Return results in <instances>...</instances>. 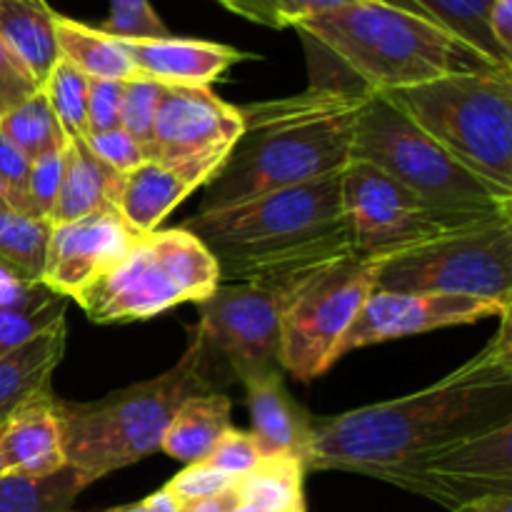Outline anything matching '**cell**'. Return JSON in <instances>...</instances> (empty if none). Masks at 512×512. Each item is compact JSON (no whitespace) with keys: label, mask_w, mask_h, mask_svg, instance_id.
Here are the masks:
<instances>
[{"label":"cell","mask_w":512,"mask_h":512,"mask_svg":"<svg viewBox=\"0 0 512 512\" xmlns=\"http://www.w3.org/2000/svg\"><path fill=\"white\" fill-rule=\"evenodd\" d=\"M505 423H512L510 310L500 315L498 335L438 383L315 423L305 470H348L373 478Z\"/></svg>","instance_id":"obj_1"},{"label":"cell","mask_w":512,"mask_h":512,"mask_svg":"<svg viewBox=\"0 0 512 512\" xmlns=\"http://www.w3.org/2000/svg\"><path fill=\"white\" fill-rule=\"evenodd\" d=\"M310 65V85L380 95L493 63L433 20L383 0H355L295 25Z\"/></svg>","instance_id":"obj_2"},{"label":"cell","mask_w":512,"mask_h":512,"mask_svg":"<svg viewBox=\"0 0 512 512\" xmlns=\"http://www.w3.org/2000/svg\"><path fill=\"white\" fill-rule=\"evenodd\" d=\"M370 95L315 88L240 108L243 130L208 183L200 210H220L255 195L340 175L350 165L355 123Z\"/></svg>","instance_id":"obj_3"},{"label":"cell","mask_w":512,"mask_h":512,"mask_svg":"<svg viewBox=\"0 0 512 512\" xmlns=\"http://www.w3.org/2000/svg\"><path fill=\"white\" fill-rule=\"evenodd\" d=\"M180 228L210 250L220 283L295 278L355 255L340 203V175L220 210H198Z\"/></svg>","instance_id":"obj_4"},{"label":"cell","mask_w":512,"mask_h":512,"mask_svg":"<svg viewBox=\"0 0 512 512\" xmlns=\"http://www.w3.org/2000/svg\"><path fill=\"white\" fill-rule=\"evenodd\" d=\"M208 393L220 390L205 368L200 338L190 330L183 358L158 378L128 385L93 403H65L55 398L65 465L88 488L115 470L140 463L160 450L180 405Z\"/></svg>","instance_id":"obj_5"},{"label":"cell","mask_w":512,"mask_h":512,"mask_svg":"<svg viewBox=\"0 0 512 512\" xmlns=\"http://www.w3.org/2000/svg\"><path fill=\"white\" fill-rule=\"evenodd\" d=\"M480 178L512 190V68L380 93Z\"/></svg>","instance_id":"obj_6"},{"label":"cell","mask_w":512,"mask_h":512,"mask_svg":"<svg viewBox=\"0 0 512 512\" xmlns=\"http://www.w3.org/2000/svg\"><path fill=\"white\" fill-rule=\"evenodd\" d=\"M370 163L433 208L453 215H512V190L480 178L380 95L355 123L350 163Z\"/></svg>","instance_id":"obj_7"},{"label":"cell","mask_w":512,"mask_h":512,"mask_svg":"<svg viewBox=\"0 0 512 512\" xmlns=\"http://www.w3.org/2000/svg\"><path fill=\"white\" fill-rule=\"evenodd\" d=\"M220 285L218 263L183 228L140 235L133 248L75 298L98 325L150 320L180 303H200Z\"/></svg>","instance_id":"obj_8"},{"label":"cell","mask_w":512,"mask_h":512,"mask_svg":"<svg viewBox=\"0 0 512 512\" xmlns=\"http://www.w3.org/2000/svg\"><path fill=\"white\" fill-rule=\"evenodd\" d=\"M305 275L220 283L210 298L195 303L200 320L193 333L200 338L205 368L215 388L220 390L230 383L248 385L270 373H283L280 320L295 285Z\"/></svg>","instance_id":"obj_9"},{"label":"cell","mask_w":512,"mask_h":512,"mask_svg":"<svg viewBox=\"0 0 512 512\" xmlns=\"http://www.w3.org/2000/svg\"><path fill=\"white\" fill-rule=\"evenodd\" d=\"M375 288L463 295L512 308V218L443 235L380 260Z\"/></svg>","instance_id":"obj_10"},{"label":"cell","mask_w":512,"mask_h":512,"mask_svg":"<svg viewBox=\"0 0 512 512\" xmlns=\"http://www.w3.org/2000/svg\"><path fill=\"white\" fill-rule=\"evenodd\" d=\"M340 203L355 258L373 263L433 243L443 235L512 218L443 213L383 170L360 160H353L340 173Z\"/></svg>","instance_id":"obj_11"},{"label":"cell","mask_w":512,"mask_h":512,"mask_svg":"<svg viewBox=\"0 0 512 512\" xmlns=\"http://www.w3.org/2000/svg\"><path fill=\"white\" fill-rule=\"evenodd\" d=\"M378 263L350 258L313 270L295 285L280 320V368L293 378H320L338 353L340 340L375 290Z\"/></svg>","instance_id":"obj_12"},{"label":"cell","mask_w":512,"mask_h":512,"mask_svg":"<svg viewBox=\"0 0 512 512\" xmlns=\"http://www.w3.org/2000/svg\"><path fill=\"white\" fill-rule=\"evenodd\" d=\"M375 480L435 500L448 510L485 495H512V423L380 470Z\"/></svg>","instance_id":"obj_13"},{"label":"cell","mask_w":512,"mask_h":512,"mask_svg":"<svg viewBox=\"0 0 512 512\" xmlns=\"http://www.w3.org/2000/svg\"><path fill=\"white\" fill-rule=\"evenodd\" d=\"M508 310L510 308H500L490 300L463 298V295L393 293V290L375 288L345 338L340 340L335 360L368 345L410 338V335L440 328H455V325H473L485 318H500Z\"/></svg>","instance_id":"obj_14"},{"label":"cell","mask_w":512,"mask_h":512,"mask_svg":"<svg viewBox=\"0 0 512 512\" xmlns=\"http://www.w3.org/2000/svg\"><path fill=\"white\" fill-rule=\"evenodd\" d=\"M240 130V108L225 103L210 88L163 85L148 160L175 163L218 150L230 153Z\"/></svg>","instance_id":"obj_15"},{"label":"cell","mask_w":512,"mask_h":512,"mask_svg":"<svg viewBox=\"0 0 512 512\" xmlns=\"http://www.w3.org/2000/svg\"><path fill=\"white\" fill-rule=\"evenodd\" d=\"M138 238L140 235L125 225L118 210H100L73 223L53 225L43 285L75 300L93 280L108 273Z\"/></svg>","instance_id":"obj_16"},{"label":"cell","mask_w":512,"mask_h":512,"mask_svg":"<svg viewBox=\"0 0 512 512\" xmlns=\"http://www.w3.org/2000/svg\"><path fill=\"white\" fill-rule=\"evenodd\" d=\"M230 153L198 155V158L158 163L145 160L125 175L123 193L118 200V213L133 233L148 235L160 230V223L198 188L208 185Z\"/></svg>","instance_id":"obj_17"},{"label":"cell","mask_w":512,"mask_h":512,"mask_svg":"<svg viewBox=\"0 0 512 512\" xmlns=\"http://www.w3.org/2000/svg\"><path fill=\"white\" fill-rule=\"evenodd\" d=\"M118 43L133 63L135 73L160 85H183V88H210L233 65L255 58L233 45L198 38H173V35L153 40H118Z\"/></svg>","instance_id":"obj_18"},{"label":"cell","mask_w":512,"mask_h":512,"mask_svg":"<svg viewBox=\"0 0 512 512\" xmlns=\"http://www.w3.org/2000/svg\"><path fill=\"white\" fill-rule=\"evenodd\" d=\"M245 405L253 420V438L265 458L288 455L305 465L313 443V415L288 393L283 373H270L245 385Z\"/></svg>","instance_id":"obj_19"},{"label":"cell","mask_w":512,"mask_h":512,"mask_svg":"<svg viewBox=\"0 0 512 512\" xmlns=\"http://www.w3.org/2000/svg\"><path fill=\"white\" fill-rule=\"evenodd\" d=\"M0 458L5 473L25 478H45L65 468L55 395L35 400L5 420L0 433Z\"/></svg>","instance_id":"obj_20"},{"label":"cell","mask_w":512,"mask_h":512,"mask_svg":"<svg viewBox=\"0 0 512 512\" xmlns=\"http://www.w3.org/2000/svg\"><path fill=\"white\" fill-rule=\"evenodd\" d=\"M68 343V320L60 318L30 343L0 358V423L25 405L53 395V373Z\"/></svg>","instance_id":"obj_21"},{"label":"cell","mask_w":512,"mask_h":512,"mask_svg":"<svg viewBox=\"0 0 512 512\" xmlns=\"http://www.w3.org/2000/svg\"><path fill=\"white\" fill-rule=\"evenodd\" d=\"M123 183L125 175L100 163L83 138H68L63 150V180L50 223L63 225L100 210H118Z\"/></svg>","instance_id":"obj_22"},{"label":"cell","mask_w":512,"mask_h":512,"mask_svg":"<svg viewBox=\"0 0 512 512\" xmlns=\"http://www.w3.org/2000/svg\"><path fill=\"white\" fill-rule=\"evenodd\" d=\"M0 40L40 85L60 60L48 0H0Z\"/></svg>","instance_id":"obj_23"},{"label":"cell","mask_w":512,"mask_h":512,"mask_svg":"<svg viewBox=\"0 0 512 512\" xmlns=\"http://www.w3.org/2000/svg\"><path fill=\"white\" fill-rule=\"evenodd\" d=\"M230 410L233 403L225 393H208L185 400L165 430L160 450L185 465L205 463L218 440L233 428Z\"/></svg>","instance_id":"obj_24"},{"label":"cell","mask_w":512,"mask_h":512,"mask_svg":"<svg viewBox=\"0 0 512 512\" xmlns=\"http://www.w3.org/2000/svg\"><path fill=\"white\" fill-rule=\"evenodd\" d=\"M55 40L60 58L88 78L128 80L138 75L118 40L100 33L93 25L55 13Z\"/></svg>","instance_id":"obj_25"},{"label":"cell","mask_w":512,"mask_h":512,"mask_svg":"<svg viewBox=\"0 0 512 512\" xmlns=\"http://www.w3.org/2000/svg\"><path fill=\"white\" fill-rule=\"evenodd\" d=\"M305 465L288 455L265 458L253 473L235 480L240 503L255 512H305Z\"/></svg>","instance_id":"obj_26"},{"label":"cell","mask_w":512,"mask_h":512,"mask_svg":"<svg viewBox=\"0 0 512 512\" xmlns=\"http://www.w3.org/2000/svg\"><path fill=\"white\" fill-rule=\"evenodd\" d=\"M85 490L78 473L65 465L45 478L0 475V512H78L75 500Z\"/></svg>","instance_id":"obj_27"},{"label":"cell","mask_w":512,"mask_h":512,"mask_svg":"<svg viewBox=\"0 0 512 512\" xmlns=\"http://www.w3.org/2000/svg\"><path fill=\"white\" fill-rule=\"evenodd\" d=\"M0 133L30 163L45 158V155L63 153L65 145H68V135H65L63 125L58 123L48 98L40 88L0 118Z\"/></svg>","instance_id":"obj_28"},{"label":"cell","mask_w":512,"mask_h":512,"mask_svg":"<svg viewBox=\"0 0 512 512\" xmlns=\"http://www.w3.org/2000/svg\"><path fill=\"white\" fill-rule=\"evenodd\" d=\"M50 230V220L33 218L10 205L0 208V265L28 283H43Z\"/></svg>","instance_id":"obj_29"},{"label":"cell","mask_w":512,"mask_h":512,"mask_svg":"<svg viewBox=\"0 0 512 512\" xmlns=\"http://www.w3.org/2000/svg\"><path fill=\"white\" fill-rule=\"evenodd\" d=\"M430 20L443 25L463 43L483 53L493 63L512 65V58L498 48L488 28V15L495 0H413Z\"/></svg>","instance_id":"obj_30"},{"label":"cell","mask_w":512,"mask_h":512,"mask_svg":"<svg viewBox=\"0 0 512 512\" xmlns=\"http://www.w3.org/2000/svg\"><path fill=\"white\" fill-rule=\"evenodd\" d=\"M88 75L60 58L40 90L68 138H88Z\"/></svg>","instance_id":"obj_31"},{"label":"cell","mask_w":512,"mask_h":512,"mask_svg":"<svg viewBox=\"0 0 512 512\" xmlns=\"http://www.w3.org/2000/svg\"><path fill=\"white\" fill-rule=\"evenodd\" d=\"M70 303L73 300L65 298V295L48 290L43 298L23 305V308H0V358L23 348L35 335H40L50 325L58 323L60 318H65Z\"/></svg>","instance_id":"obj_32"},{"label":"cell","mask_w":512,"mask_h":512,"mask_svg":"<svg viewBox=\"0 0 512 512\" xmlns=\"http://www.w3.org/2000/svg\"><path fill=\"white\" fill-rule=\"evenodd\" d=\"M350 3L355 0H218L230 13L275 30L295 28L303 20Z\"/></svg>","instance_id":"obj_33"},{"label":"cell","mask_w":512,"mask_h":512,"mask_svg":"<svg viewBox=\"0 0 512 512\" xmlns=\"http://www.w3.org/2000/svg\"><path fill=\"white\" fill-rule=\"evenodd\" d=\"M160 93H163V85L150 78H143V75L123 80L120 128L138 140V145L145 153V160L150 158V148H153V125L155 115H158Z\"/></svg>","instance_id":"obj_34"},{"label":"cell","mask_w":512,"mask_h":512,"mask_svg":"<svg viewBox=\"0 0 512 512\" xmlns=\"http://www.w3.org/2000/svg\"><path fill=\"white\" fill-rule=\"evenodd\" d=\"M98 30L115 40H153L170 35L150 0H110V15Z\"/></svg>","instance_id":"obj_35"},{"label":"cell","mask_w":512,"mask_h":512,"mask_svg":"<svg viewBox=\"0 0 512 512\" xmlns=\"http://www.w3.org/2000/svg\"><path fill=\"white\" fill-rule=\"evenodd\" d=\"M265 460L263 450H260L258 440L253 438V433H245V430L230 428L223 438L218 440V445L213 448V453L205 458V463L210 468L220 470L228 478L238 480L243 475L253 473L260 463Z\"/></svg>","instance_id":"obj_36"},{"label":"cell","mask_w":512,"mask_h":512,"mask_svg":"<svg viewBox=\"0 0 512 512\" xmlns=\"http://www.w3.org/2000/svg\"><path fill=\"white\" fill-rule=\"evenodd\" d=\"M60 180H63V153L45 155L30 163L28 190H25V213L33 218L50 220L55 208Z\"/></svg>","instance_id":"obj_37"},{"label":"cell","mask_w":512,"mask_h":512,"mask_svg":"<svg viewBox=\"0 0 512 512\" xmlns=\"http://www.w3.org/2000/svg\"><path fill=\"white\" fill-rule=\"evenodd\" d=\"M90 153L105 163L108 168L118 170V173L128 175L130 170L138 168L140 163H145V153L138 145V140L130 133H125L123 128L103 130V133H90L85 138Z\"/></svg>","instance_id":"obj_38"},{"label":"cell","mask_w":512,"mask_h":512,"mask_svg":"<svg viewBox=\"0 0 512 512\" xmlns=\"http://www.w3.org/2000/svg\"><path fill=\"white\" fill-rule=\"evenodd\" d=\"M235 480L228 478L220 470L210 468L208 463H193L183 470V473L175 475L165 490L178 500L180 505L195 503V500L213 498V495L225 493L228 488H233Z\"/></svg>","instance_id":"obj_39"},{"label":"cell","mask_w":512,"mask_h":512,"mask_svg":"<svg viewBox=\"0 0 512 512\" xmlns=\"http://www.w3.org/2000/svg\"><path fill=\"white\" fill-rule=\"evenodd\" d=\"M123 80H88V135L120 128Z\"/></svg>","instance_id":"obj_40"},{"label":"cell","mask_w":512,"mask_h":512,"mask_svg":"<svg viewBox=\"0 0 512 512\" xmlns=\"http://www.w3.org/2000/svg\"><path fill=\"white\" fill-rule=\"evenodd\" d=\"M38 90L33 75L0 40V118Z\"/></svg>","instance_id":"obj_41"},{"label":"cell","mask_w":512,"mask_h":512,"mask_svg":"<svg viewBox=\"0 0 512 512\" xmlns=\"http://www.w3.org/2000/svg\"><path fill=\"white\" fill-rule=\"evenodd\" d=\"M30 160L0 133V183L5 188V198L13 210L25 213V190H28ZM28 215V213H25Z\"/></svg>","instance_id":"obj_42"},{"label":"cell","mask_w":512,"mask_h":512,"mask_svg":"<svg viewBox=\"0 0 512 512\" xmlns=\"http://www.w3.org/2000/svg\"><path fill=\"white\" fill-rule=\"evenodd\" d=\"M45 293L48 288L43 283H28L18 273L0 265V308H23L43 298Z\"/></svg>","instance_id":"obj_43"},{"label":"cell","mask_w":512,"mask_h":512,"mask_svg":"<svg viewBox=\"0 0 512 512\" xmlns=\"http://www.w3.org/2000/svg\"><path fill=\"white\" fill-rule=\"evenodd\" d=\"M488 28L498 48L512 58V0H495L488 15Z\"/></svg>","instance_id":"obj_44"},{"label":"cell","mask_w":512,"mask_h":512,"mask_svg":"<svg viewBox=\"0 0 512 512\" xmlns=\"http://www.w3.org/2000/svg\"><path fill=\"white\" fill-rule=\"evenodd\" d=\"M238 503H240V498H238V493H235V488H228L225 493L213 495V498L195 500V503L183 505V512H233L235 508H238Z\"/></svg>","instance_id":"obj_45"},{"label":"cell","mask_w":512,"mask_h":512,"mask_svg":"<svg viewBox=\"0 0 512 512\" xmlns=\"http://www.w3.org/2000/svg\"><path fill=\"white\" fill-rule=\"evenodd\" d=\"M453 512H512V495H485L460 505Z\"/></svg>","instance_id":"obj_46"},{"label":"cell","mask_w":512,"mask_h":512,"mask_svg":"<svg viewBox=\"0 0 512 512\" xmlns=\"http://www.w3.org/2000/svg\"><path fill=\"white\" fill-rule=\"evenodd\" d=\"M143 505H145V512H183V505H180L165 488H160L158 493L148 495V498L143 500Z\"/></svg>","instance_id":"obj_47"},{"label":"cell","mask_w":512,"mask_h":512,"mask_svg":"<svg viewBox=\"0 0 512 512\" xmlns=\"http://www.w3.org/2000/svg\"><path fill=\"white\" fill-rule=\"evenodd\" d=\"M383 3H390V5H395V8H403V10H410V13H418V15H423V18H428V15L423 13V10L418 8V5L413 3V0H383ZM430 20V18H428ZM435 23V20H433ZM440 28H443V25H440Z\"/></svg>","instance_id":"obj_48"},{"label":"cell","mask_w":512,"mask_h":512,"mask_svg":"<svg viewBox=\"0 0 512 512\" xmlns=\"http://www.w3.org/2000/svg\"><path fill=\"white\" fill-rule=\"evenodd\" d=\"M105 512H145V505H143V500H140V503H133V505H120V508L105 510Z\"/></svg>","instance_id":"obj_49"},{"label":"cell","mask_w":512,"mask_h":512,"mask_svg":"<svg viewBox=\"0 0 512 512\" xmlns=\"http://www.w3.org/2000/svg\"><path fill=\"white\" fill-rule=\"evenodd\" d=\"M5 205H8V198H5V188L3 183H0V208H5Z\"/></svg>","instance_id":"obj_50"},{"label":"cell","mask_w":512,"mask_h":512,"mask_svg":"<svg viewBox=\"0 0 512 512\" xmlns=\"http://www.w3.org/2000/svg\"><path fill=\"white\" fill-rule=\"evenodd\" d=\"M233 512H255L253 508H248V505H243V503H238V508H235Z\"/></svg>","instance_id":"obj_51"},{"label":"cell","mask_w":512,"mask_h":512,"mask_svg":"<svg viewBox=\"0 0 512 512\" xmlns=\"http://www.w3.org/2000/svg\"><path fill=\"white\" fill-rule=\"evenodd\" d=\"M0 433H3V423H0ZM5 470H3V458H0V475H3Z\"/></svg>","instance_id":"obj_52"},{"label":"cell","mask_w":512,"mask_h":512,"mask_svg":"<svg viewBox=\"0 0 512 512\" xmlns=\"http://www.w3.org/2000/svg\"><path fill=\"white\" fill-rule=\"evenodd\" d=\"M215 3H218V0H215Z\"/></svg>","instance_id":"obj_53"}]
</instances>
